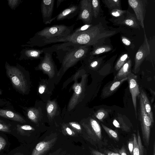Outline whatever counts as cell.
<instances>
[{
	"instance_id": "16",
	"label": "cell",
	"mask_w": 155,
	"mask_h": 155,
	"mask_svg": "<svg viewBox=\"0 0 155 155\" xmlns=\"http://www.w3.org/2000/svg\"><path fill=\"white\" fill-rule=\"evenodd\" d=\"M127 79V77L119 81L113 80L103 87L101 94V97L105 98L113 94L122 84Z\"/></svg>"
},
{
	"instance_id": "13",
	"label": "cell",
	"mask_w": 155,
	"mask_h": 155,
	"mask_svg": "<svg viewBox=\"0 0 155 155\" xmlns=\"http://www.w3.org/2000/svg\"><path fill=\"white\" fill-rule=\"evenodd\" d=\"M54 2V0H43L41 1V15L43 22L45 25L50 24L53 21L52 16Z\"/></svg>"
},
{
	"instance_id": "43",
	"label": "cell",
	"mask_w": 155,
	"mask_h": 155,
	"mask_svg": "<svg viewBox=\"0 0 155 155\" xmlns=\"http://www.w3.org/2000/svg\"><path fill=\"white\" fill-rule=\"evenodd\" d=\"M120 155H128L127 152L124 146H123L118 150V152Z\"/></svg>"
},
{
	"instance_id": "2",
	"label": "cell",
	"mask_w": 155,
	"mask_h": 155,
	"mask_svg": "<svg viewBox=\"0 0 155 155\" xmlns=\"http://www.w3.org/2000/svg\"><path fill=\"white\" fill-rule=\"evenodd\" d=\"M116 33V31L107 30L100 22L93 25L84 32L74 35H70L58 41L57 42H70L75 44L92 46L94 48L101 45L106 38Z\"/></svg>"
},
{
	"instance_id": "5",
	"label": "cell",
	"mask_w": 155,
	"mask_h": 155,
	"mask_svg": "<svg viewBox=\"0 0 155 155\" xmlns=\"http://www.w3.org/2000/svg\"><path fill=\"white\" fill-rule=\"evenodd\" d=\"M5 68L7 77L13 87L18 91L25 94L28 90V86L24 74L16 67L7 64Z\"/></svg>"
},
{
	"instance_id": "46",
	"label": "cell",
	"mask_w": 155,
	"mask_h": 155,
	"mask_svg": "<svg viewBox=\"0 0 155 155\" xmlns=\"http://www.w3.org/2000/svg\"><path fill=\"white\" fill-rule=\"evenodd\" d=\"M64 0H58L57 2V6L56 8H58L60 5L61 3L64 1Z\"/></svg>"
},
{
	"instance_id": "25",
	"label": "cell",
	"mask_w": 155,
	"mask_h": 155,
	"mask_svg": "<svg viewBox=\"0 0 155 155\" xmlns=\"http://www.w3.org/2000/svg\"><path fill=\"white\" fill-rule=\"evenodd\" d=\"M57 109V105L54 101H50L47 105V111L48 117L51 119L55 115Z\"/></svg>"
},
{
	"instance_id": "24",
	"label": "cell",
	"mask_w": 155,
	"mask_h": 155,
	"mask_svg": "<svg viewBox=\"0 0 155 155\" xmlns=\"http://www.w3.org/2000/svg\"><path fill=\"white\" fill-rule=\"evenodd\" d=\"M112 49L111 47L108 45L98 46L94 48L92 51H90L88 56L90 57H93L96 55L109 51Z\"/></svg>"
},
{
	"instance_id": "18",
	"label": "cell",
	"mask_w": 155,
	"mask_h": 155,
	"mask_svg": "<svg viewBox=\"0 0 155 155\" xmlns=\"http://www.w3.org/2000/svg\"><path fill=\"white\" fill-rule=\"evenodd\" d=\"M56 140L55 138L48 141L38 143L33 149L31 155H42L49 150Z\"/></svg>"
},
{
	"instance_id": "3",
	"label": "cell",
	"mask_w": 155,
	"mask_h": 155,
	"mask_svg": "<svg viewBox=\"0 0 155 155\" xmlns=\"http://www.w3.org/2000/svg\"><path fill=\"white\" fill-rule=\"evenodd\" d=\"M75 24L68 26L64 25H56L45 28L37 32L30 39L32 46L42 47L57 42L64 39L72 33Z\"/></svg>"
},
{
	"instance_id": "41",
	"label": "cell",
	"mask_w": 155,
	"mask_h": 155,
	"mask_svg": "<svg viewBox=\"0 0 155 155\" xmlns=\"http://www.w3.org/2000/svg\"><path fill=\"white\" fill-rule=\"evenodd\" d=\"M121 40L123 43L126 46H129L131 45L130 41L127 38L122 36L121 37Z\"/></svg>"
},
{
	"instance_id": "33",
	"label": "cell",
	"mask_w": 155,
	"mask_h": 155,
	"mask_svg": "<svg viewBox=\"0 0 155 155\" xmlns=\"http://www.w3.org/2000/svg\"><path fill=\"white\" fill-rule=\"evenodd\" d=\"M92 25H93L91 24H84L74 30L72 33L70 35H74L84 32L89 29Z\"/></svg>"
},
{
	"instance_id": "40",
	"label": "cell",
	"mask_w": 155,
	"mask_h": 155,
	"mask_svg": "<svg viewBox=\"0 0 155 155\" xmlns=\"http://www.w3.org/2000/svg\"><path fill=\"white\" fill-rule=\"evenodd\" d=\"M103 153L106 155H120L118 153L114 152L107 150H102Z\"/></svg>"
},
{
	"instance_id": "28",
	"label": "cell",
	"mask_w": 155,
	"mask_h": 155,
	"mask_svg": "<svg viewBox=\"0 0 155 155\" xmlns=\"http://www.w3.org/2000/svg\"><path fill=\"white\" fill-rule=\"evenodd\" d=\"M111 112L110 110L101 108L99 109L94 114V115L97 119L101 121H103L108 116Z\"/></svg>"
},
{
	"instance_id": "31",
	"label": "cell",
	"mask_w": 155,
	"mask_h": 155,
	"mask_svg": "<svg viewBox=\"0 0 155 155\" xmlns=\"http://www.w3.org/2000/svg\"><path fill=\"white\" fill-rule=\"evenodd\" d=\"M128 58V54H123L117 62L114 67L115 70L116 71L119 70L126 62Z\"/></svg>"
},
{
	"instance_id": "47",
	"label": "cell",
	"mask_w": 155,
	"mask_h": 155,
	"mask_svg": "<svg viewBox=\"0 0 155 155\" xmlns=\"http://www.w3.org/2000/svg\"><path fill=\"white\" fill-rule=\"evenodd\" d=\"M152 155H155V141L154 142L153 146V151Z\"/></svg>"
},
{
	"instance_id": "49",
	"label": "cell",
	"mask_w": 155,
	"mask_h": 155,
	"mask_svg": "<svg viewBox=\"0 0 155 155\" xmlns=\"http://www.w3.org/2000/svg\"><path fill=\"white\" fill-rule=\"evenodd\" d=\"M2 94V91L0 90V94Z\"/></svg>"
},
{
	"instance_id": "22",
	"label": "cell",
	"mask_w": 155,
	"mask_h": 155,
	"mask_svg": "<svg viewBox=\"0 0 155 155\" xmlns=\"http://www.w3.org/2000/svg\"><path fill=\"white\" fill-rule=\"evenodd\" d=\"M140 94L142 98L146 111L150 117L152 123L154 124L153 114L148 97L145 92L142 89H141L140 91Z\"/></svg>"
},
{
	"instance_id": "44",
	"label": "cell",
	"mask_w": 155,
	"mask_h": 155,
	"mask_svg": "<svg viewBox=\"0 0 155 155\" xmlns=\"http://www.w3.org/2000/svg\"><path fill=\"white\" fill-rule=\"evenodd\" d=\"M91 153L92 155H106L101 152L95 149L91 150Z\"/></svg>"
},
{
	"instance_id": "9",
	"label": "cell",
	"mask_w": 155,
	"mask_h": 155,
	"mask_svg": "<svg viewBox=\"0 0 155 155\" xmlns=\"http://www.w3.org/2000/svg\"><path fill=\"white\" fill-rule=\"evenodd\" d=\"M144 32V40L136 53L135 58V64L133 72L134 74L138 73L140 67L145 58L150 53V48Z\"/></svg>"
},
{
	"instance_id": "6",
	"label": "cell",
	"mask_w": 155,
	"mask_h": 155,
	"mask_svg": "<svg viewBox=\"0 0 155 155\" xmlns=\"http://www.w3.org/2000/svg\"><path fill=\"white\" fill-rule=\"evenodd\" d=\"M139 120L140 122L141 133L144 144L147 147L150 144L151 129L153 123L146 111L142 98L139 95Z\"/></svg>"
},
{
	"instance_id": "26",
	"label": "cell",
	"mask_w": 155,
	"mask_h": 155,
	"mask_svg": "<svg viewBox=\"0 0 155 155\" xmlns=\"http://www.w3.org/2000/svg\"><path fill=\"white\" fill-rule=\"evenodd\" d=\"M102 2L110 11L115 9H121L120 0H103Z\"/></svg>"
},
{
	"instance_id": "19",
	"label": "cell",
	"mask_w": 155,
	"mask_h": 155,
	"mask_svg": "<svg viewBox=\"0 0 155 155\" xmlns=\"http://www.w3.org/2000/svg\"><path fill=\"white\" fill-rule=\"evenodd\" d=\"M131 65V60L130 59H129L119 70L114 77L113 80L119 81L127 77L128 75L132 73Z\"/></svg>"
},
{
	"instance_id": "20",
	"label": "cell",
	"mask_w": 155,
	"mask_h": 155,
	"mask_svg": "<svg viewBox=\"0 0 155 155\" xmlns=\"http://www.w3.org/2000/svg\"><path fill=\"white\" fill-rule=\"evenodd\" d=\"M0 116L22 123L26 122L21 115L8 110L0 109Z\"/></svg>"
},
{
	"instance_id": "35",
	"label": "cell",
	"mask_w": 155,
	"mask_h": 155,
	"mask_svg": "<svg viewBox=\"0 0 155 155\" xmlns=\"http://www.w3.org/2000/svg\"><path fill=\"white\" fill-rule=\"evenodd\" d=\"M0 131L9 133L11 132V129L8 125L5 123H0Z\"/></svg>"
},
{
	"instance_id": "7",
	"label": "cell",
	"mask_w": 155,
	"mask_h": 155,
	"mask_svg": "<svg viewBox=\"0 0 155 155\" xmlns=\"http://www.w3.org/2000/svg\"><path fill=\"white\" fill-rule=\"evenodd\" d=\"M43 48L44 56L41 57L40 62L35 69L42 71L52 78L57 72L56 66L52 58L53 49L51 46Z\"/></svg>"
},
{
	"instance_id": "36",
	"label": "cell",
	"mask_w": 155,
	"mask_h": 155,
	"mask_svg": "<svg viewBox=\"0 0 155 155\" xmlns=\"http://www.w3.org/2000/svg\"><path fill=\"white\" fill-rule=\"evenodd\" d=\"M127 146L130 155H132L134 148V142L133 137L128 141Z\"/></svg>"
},
{
	"instance_id": "4",
	"label": "cell",
	"mask_w": 155,
	"mask_h": 155,
	"mask_svg": "<svg viewBox=\"0 0 155 155\" xmlns=\"http://www.w3.org/2000/svg\"><path fill=\"white\" fill-rule=\"evenodd\" d=\"M90 142L99 148L106 145L107 142L103 136L101 126L95 119L90 118L87 123L83 124Z\"/></svg>"
},
{
	"instance_id": "15",
	"label": "cell",
	"mask_w": 155,
	"mask_h": 155,
	"mask_svg": "<svg viewBox=\"0 0 155 155\" xmlns=\"http://www.w3.org/2000/svg\"><path fill=\"white\" fill-rule=\"evenodd\" d=\"M79 8V4H71L54 17L55 20L59 21L72 18L78 15Z\"/></svg>"
},
{
	"instance_id": "29",
	"label": "cell",
	"mask_w": 155,
	"mask_h": 155,
	"mask_svg": "<svg viewBox=\"0 0 155 155\" xmlns=\"http://www.w3.org/2000/svg\"><path fill=\"white\" fill-rule=\"evenodd\" d=\"M101 125L105 132L110 138L116 141H119V136L116 131L108 127L103 124H101Z\"/></svg>"
},
{
	"instance_id": "14",
	"label": "cell",
	"mask_w": 155,
	"mask_h": 155,
	"mask_svg": "<svg viewBox=\"0 0 155 155\" xmlns=\"http://www.w3.org/2000/svg\"><path fill=\"white\" fill-rule=\"evenodd\" d=\"M136 18L128 11L123 15L114 20L113 22L116 24L125 25L135 28L140 29V25Z\"/></svg>"
},
{
	"instance_id": "23",
	"label": "cell",
	"mask_w": 155,
	"mask_h": 155,
	"mask_svg": "<svg viewBox=\"0 0 155 155\" xmlns=\"http://www.w3.org/2000/svg\"><path fill=\"white\" fill-rule=\"evenodd\" d=\"M44 48L41 49H28L25 50L24 54L25 57L31 59H40L41 55L44 53Z\"/></svg>"
},
{
	"instance_id": "50",
	"label": "cell",
	"mask_w": 155,
	"mask_h": 155,
	"mask_svg": "<svg viewBox=\"0 0 155 155\" xmlns=\"http://www.w3.org/2000/svg\"><path fill=\"white\" fill-rule=\"evenodd\" d=\"M1 99H0V101H1Z\"/></svg>"
},
{
	"instance_id": "10",
	"label": "cell",
	"mask_w": 155,
	"mask_h": 155,
	"mask_svg": "<svg viewBox=\"0 0 155 155\" xmlns=\"http://www.w3.org/2000/svg\"><path fill=\"white\" fill-rule=\"evenodd\" d=\"M79 11L76 20H81L84 24H91L93 13L91 0H82L79 3Z\"/></svg>"
},
{
	"instance_id": "21",
	"label": "cell",
	"mask_w": 155,
	"mask_h": 155,
	"mask_svg": "<svg viewBox=\"0 0 155 155\" xmlns=\"http://www.w3.org/2000/svg\"><path fill=\"white\" fill-rule=\"evenodd\" d=\"M113 124L115 127L125 132H129L131 130L130 125L125 120L121 115H118L113 120Z\"/></svg>"
},
{
	"instance_id": "30",
	"label": "cell",
	"mask_w": 155,
	"mask_h": 155,
	"mask_svg": "<svg viewBox=\"0 0 155 155\" xmlns=\"http://www.w3.org/2000/svg\"><path fill=\"white\" fill-rule=\"evenodd\" d=\"M93 15L95 18L97 17L100 9V1L98 0H91Z\"/></svg>"
},
{
	"instance_id": "8",
	"label": "cell",
	"mask_w": 155,
	"mask_h": 155,
	"mask_svg": "<svg viewBox=\"0 0 155 155\" xmlns=\"http://www.w3.org/2000/svg\"><path fill=\"white\" fill-rule=\"evenodd\" d=\"M87 75L84 74L82 76L80 82L74 83L73 88V94L71 98L68 105L69 110L74 108L84 96L85 90Z\"/></svg>"
},
{
	"instance_id": "39",
	"label": "cell",
	"mask_w": 155,
	"mask_h": 155,
	"mask_svg": "<svg viewBox=\"0 0 155 155\" xmlns=\"http://www.w3.org/2000/svg\"><path fill=\"white\" fill-rule=\"evenodd\" d=\"M6 144L5 140L4 138L0 136V151L4 148Z\"/></svg>"
},
{
	"instance_id": "12",
	"label": "cell",
	"mask_w": 155,
	"mask_h": 155,
	"mask_svg": "<svg viewBox=\"0 0 155 155\" xmlns=\"http://www.w3.org/2000/svg\"><path fill=\"white\" fill-rule=\"evenodd\" d=\"M127 78L129 87L131 94L134 109L135 116L137 119L138 116L137 111V98L140 94L137 77V75L131 73L128 75Z\"/></svg>"
},
{
	"instance_id": "45",
	"label": "cell",
	"mask_w": 155,
	"mask_h": 155,
	"mask_svg": "<svg viewBox=\"0 0 155 155\" xmlns=\"http://www.w3.org/2000/svg\"><path fill=\"white\" fill-rule=\"evenodd\" d=\"M45 86L44 85H41L39 87L38 92L40 94H42L45 92Z\"/></svg>"
},
{
	"instance_id": "48",
	"label": "cell",
	"mask_w": 155,
	"mask_h": 155,
	"mask_svg": "<svg viewBox=\"0 0 155 155\" xmlns=\"http://www.w3.org/2000/svg\"><path fill=\"white\" fill-rule=\"evenodd\" d=\"M0 123H4V122L3 120H2L1 119H0Z\"/></svg>"
},
{
	"instance_id": "37",
	"label": "cell",
	"mask_w": 155,
	"mask_h": 155,
	"mask_svg": "<svg viewBox=\"0 0 155 155\" xmlns=\"http://www.w3.org/2000/svg\"><path fill=\"white\" fill-rule=\"evenodd\" d=\"M69 125L73 128L78 131H81V126L75 122H71L69 123Z\"/></svg>"
},
{
	"instance_id": "17",
	"label": "cell",
	"mask_w": 155,
	"mask_h": 155,
	"mask_svg": "<svg viewBox=\"0 0 155 155\" xmlns=\"http://www.w3.org/2000/svg\"><path fill=\"white\" fill-rule=\"evenodd\" d=\"M134 148L132 155H147V151L142 144L140 133L138 129L137 134H133Z\"/></svg>"
},
{
	"instance_id": "11",
	"label": "cell",
	"mask_w": 155,
	"mask_h": 155,
	"mask_svg": "<svg viewBox=\"0 0 155 155\" xmlns=\"http://www.w3.org/2000/svg\"><path fill=\"white\" fill-rule=\"evenodd\" d=\"M147 1L146 0H129L128 3L134 10L136 18L140 25L144 30V20Z\"/></svg>"
},
{
	"instance_id": "38",
	"label": "cell",
	"mask_w": 155,
	"mask_h": 155,
	"mask_svg": "<svg viewBox=\"0 0 155 155\" xmlns=\"http://www.w3.org/2000/svg\"><path fill=\"white\" fill-rule=\"evenodd\" d=\"M9 6L12 9H14L18 5L19 1L18 0H9L8 1Z\"/></svg>"
},
{
	"instance_id": "34",
	"label": "cell",
	"mask_w": 155,
	"mask_h": 155,
	"mask_svg": "<svg viewBox=\"0 0 155 155\" xmlns=\"http://www.w3.org/2000/svg\"><path fill=\"white\" fill-rule=\"evenodd\" d=\"M127 11L121 9H115L110 11V14L113 17H119L126 13Z\"/></svg>"
},
{
	"instance_id": "27",
	"label": "cell",
	"mask_w": 155,
	"mask_h": 155,
	"mask_svg": "<svg viewBox=\"0 0 155 155\" xmlns=\"http://www.w3.org/2000/svg\"><path fill=\"white\" fill-rule=\"evenodd\" d=\"M27 116L31 121L37 123L39 117V113L37 109L33 108H30L27 110Z\"/></svg>"
},
{
	"instance_id": "32",
	"label": "cell",
	"mask_w": 155,
	"mask_h": 155,
	"mask_svg": "<svg viewBox=\"0 0 155 155\" xmlns=\"http://www.w3.org/2000/svg\"><path fill=\"white\" fill-rule=\"evenodd\" d=\"M17 130L20 134H23L27 132L34 130L35 129L28 125H17Z\"/></svg>"
},
{
	"instance_id": "1",
	"label": "cell",
	"mask_w": 155,
	"mask_h": 155,
	"mask_svg": "<svg viewBox=\"0 0 155 155\" xmlns=\"http://www.w3.org/2000/svg\"><path fill=\"white\" fill-rule=\"evenodd\" d=\"M51 47L56 53V58L61 63L58 76L62 75L70 68L88 55L91 46L75 44L70 42L54 45Z\"/></svg>"
},
{
	"instance_id": "42",
	"label": "cell",
	"mask_w": 155,
	"mask_h": 155,
	"mask_svg": "<svg viewBox=\"0 0 155 155\" xmlns=\"http://www.w3.org/2000/svg\"><path fill=\"white\" fill-rule=\"evenodd\" d=\"M64 129L66 133L69 135L73 136L75 134L73 130L69 127L68 126L64 127Z\"/></svg>"
}]
</instances>
